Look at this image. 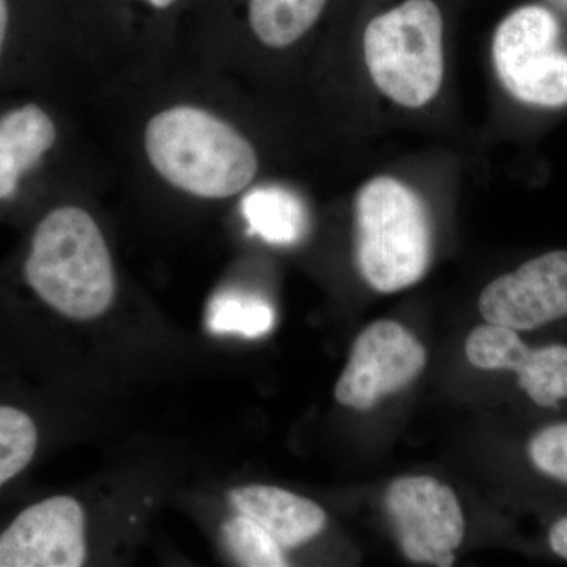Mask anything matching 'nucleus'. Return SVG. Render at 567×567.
Wrapping results in <instances>:
<instances>
[{"mask_svg": "<svg viewBox=\"0 0 567 567\" xmlns=\"http://www.w3.org/2000/svg\"><path fill=\"white\" fill-rule=\"evenodd\" d=\"M144 144L164 181L204 199H226L245 192L259 169L251 142L199 107L159 112L145 128Z\"/></svg>", "mask_w": 567, "mask_h": 567, "instance_id": "nucleus-1", "label": "nucleus"}, {"mask_svg": "<svg viewBox=\"0 0 567 567\" xmlns=\"http://www.w3.org/2000/svg\"><path fill=\"white\" fill-rule=\"evenodd\" d=\"M24 275L33 292L69 319H96L114 301L110 249L95 219L80 207H59L41 219Z\"/></svg>", "mask_w": 567, "mask_h": 567, "instance_id": "nucleus-2", "label": "nucleus"}, {"mask_svg": "<svg viewBox=\"0 0 567 567\" xmlns=\"http://www.w3.org/2000/svg\"><path fill=\"white\" fill-rule=\"evenodd\" d=\"M354 252L361 276L380 293L415 286L432 260V226L420 194L388 175L371 178L354 199Z\"/></svg>", "mask_w": 567, "mask_h": 567, "instance_id": "nucleus-3", "label": "nucleus"}, {"mask_svg": "<svg viewBox=\"0 0 567 567\" xmlns=\"http://www.w3.org/2000/svg\"><path fill=\"white\" fill-rule=\"evenodd\" d=\"M364 62L372 82L399 106L420 110L445 76L443 17L434 0H406L369 22Z\"/></svg>", "mask_w": 567, "mask_h": 567, "instance_id": "nucleus-4", "label": "nucleus"}, {"mask_svg": "<svg viewBox=\"0 0 567 567\" xmlns=\"http://www.w3.org/2000/svg\"><path fill=\"white\" fill-rule=\"evenodd\" d=\"M559 33L555 14L540 6L520 7L496 28L495 73L518 102L544 110L567 106V51Z\"/></svg>", "mask_w": 567, "mask_h": 567, "instance_id": "nucleus-5", "label": "nucleus"}, {"mask_svg": "<svg viewBox=\"0 0 567 567\" xmlns=\"http://www.w3.org/2000/svg\"><path fill=\"white\" fill-rule=\"evenodd\" d=\"M385 507L395 539L410 561L454 565L465 520L453 488L432 476H402L386 488Z\"/></svg>", "mask_w": 567, "mask_h": 567, "instance_id": "nucleus-6", "label": "nucleus"}, {"mask_svg": "<svg viewBox=\"0 0 567 567\" xmlns=\"http://www.w3.org/2000/svg\"><path fill=\"white\" fill-rule=\"evenodd\" d=\"M427 353L420 341L393 320H379L358 336L349 363L336 383V401L371 410L386 395L409 386L423 372Z\"/></svg>", "mask_w": 567, "mask_h": 567, "instance_id": "nucleus-7", "label": "nucleus"}, {"mask_svg": "<svg viewBox=\"0 0 567 567\" xmlns=\"http://www.w3.org/2000/svg\"><path fill=\"white\" fill-rule=\"evenodd\" d=\"M481 316L487 323L524 333L567 317V251L535 257L487 284L481 292Z\"/></svg>", "mask_w": 567, "mask_h": 567, "instance_id": "nucleus-8", "label": "nucleus"}, {"mask_svg": "<svg viewBox=\"0 0 567 567\" xmlns=\"http://www.w3.org/2000/svg\"><path fill=\"white\" fill-rule=\"evenodd\" d=\"M84 527L76 499H43L0 535V567H80L85 561Z\"/></svg>", "mask_w": 567, "mask_h": 567, "instance_id": "nucleus-9", "label": "nucleus"}, {"mask_svg": "<svg viewBox=\"0 0 567 567\" xmlns=\"http://www.w3.org/2000/svg\"><path fill=\"white\" fill-rule=\"evenodd\" d=\"M466 360L484 371H507L517 385L544 409L567 399V346H528L518 331L502 324H480L465 342Z\"/></svg>", "mask_w": 567, "mask_h": 567, "instance_id": "nucleus-10", "label": "nucleus"}, {"mask_svg": "<svg viewBox=\"0 0 567 567\" xmlns=\"http://www.w3.org/2000/svg\"><path fill=\"white\" fill-rule=\"evenodd\" d=\"M229 499L238 514L260 525L282 550L303 546L327 525L322 507L284 488L252 484L234 488Z\"/></svg>", "mask_w": 567, "mask_h": 567, "instance_id": "nucleus-11", "label": "nucleus"}, {"mask_svg": "<svg viewBox=\"0 0 567 567\" xmlns=\"http://www.w3.org/2000/svg\"><path fill=\"white\" fill-rule=\"evenodd\" d=\"M58 128L47 111L25 104L0 117V200L17 193L21 178L54 147Z\"/></svg>", "mask_w": 567, "mask_h": 567, "instance_id": "nucleus-12", "label": "nucleus"}, {"mask_svg": "<svg viewBox=\"0 0 567 567\" xmlns=\"http://www.w3.org/2000/svg\"><path fill=\"white\" fill-rule=\"evenodd\" d=\"M328 0H249V24L265 47L297 43L319 20Z\"/></svg>", "mask_w": 567, "mask_h": 567, "instance_id": "nucleus-13", "label": "nucleus"}, {"mask_svg": "<svg viewBox=\"0 0 567 567\" xmlns=\"http://www.w3.org/2000/svg\"><path fill=\"white\" fill-rule=\"evenodd\" d=\"M244 215L252 234L271 245H292L303 237L306 215L292 194L279 188L256 189L245 197Z\"/></svg>", "mask_w": 567, "mask_h": 567, "instance_id": "nucleus-14", "label": "nucleus"}, {"mask_svg": "<svg viewBox=\"0 0 567 567\" xmlns=\"http://www.w3.org/2000/svg\"><path fill=\"white\" fill-rule=\"evenodd\" d=\"M207 324L212 333L260 338L275 327V311L264 298L224 292L216 295L208 306Z\"/></svg>", "mask_w": 567, "mask_h": 567, "instance_id": "nucleus-15", "label": "nucleus"}, {"mask_svg": "<svg viewBox=\"0 0 567 567\" xmlns=\"http://www.w3.org/2000/svg\"><path fill=\"white\" fill-rule=\"evenodd\" d=\"M221 535L227 550L241 566H287L282 548L251 518L237 514L223 525Z\"/></svg>", "mask_w": 567, "mask_h": 567, "instance_id": "nucleus-16", "label": "nucleus"}, {"mask_svg": "<svg viewBox=\"0 0 567 567\" xmlns=\"http://www.w3.org/2000/svg\"><path fill=\"white\" fill-rule=\"evenodd\" d=\"M37 442L32 417L22 410L0 405V487L31 464Z\"/></svg>", "mask_w": 567, "mask_h": 567, "instance_id": "nucleus-17", "label": "nucleus"}, {"mask_svg": "<svg viewBox=\"0 0 567 567\" xmlns=\"http://www.w3.org/2000/svg\"><path fill=\"white\" fill-rule=\"evenodd\" d=\"M529 462L540 475L567 484V423L540 429L529 440Z\"/></svg>", "mask_w": 567, "mask_h": 567, "instance_id": "nucleus-18", "label": "nucleus"}, {"mask_svg": "<svg viewBox=\"0 0 567 567\" xmlns=\"http://www.w3.org/2000/svg\"><path fill=\"white\" fill-rule=\"evenodd\" d=\"M548 546L557 557L567 559V514L557 518L548 528Z\"/></svg>", "mask_w": 567, "mask_h": 567, "instance_id": "nucleus-19", "label": "nucleus"}, {"mask_svg": "<svg viewBox=\"0 0 567 567\" xmlns=\"http://www.w3.org/2000/svg\"><path fill=\"white\" fill-rule=\"evenodd\" d=\"M10 10L9 0H0V55L6 47L7 33H9Z\"/></svg>", "mask_w": 567, "mask_h": 567, "instance_id": "nucleus-20", "label": "nucleus"}, {"mask_svg": "<svg viewBox=\"0 0 567 567\" xmlns=\"http://www.w3.org/2000/svg\"><path fill=\"white\" fill-rule=\"evenodd\" d=\"M147 2H151L156 9H167V7L173 6L175 0H147Z\"/></svg>", "mask_w": 567, "mask_h": 567, "instance_id": "nucleus-21", "label": "nucleus"}]
</instances>
